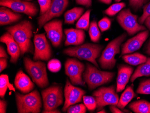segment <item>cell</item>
Here are the masks:
<instances>
[{
    "label": "cell",
    "instance_id": "cell-10",
    "mask_svg": "<svg viewBox=\"0 0 150 113\" xmlns=\"http://www.w3.org/2000/svg\"><path fill=\"white\" fill-rule=\"evenodd\" d=\"M85 70L83 63L75 59H67L65 64V72L69 77L73 85L85 86L86 82L82 78V75Z\"/></svg>",
    "mask_w": 150,
    "mask_h": 113
},
{
    "label": "cell",
    "instance_id": "cell-47",
    "mask_svg": "<svg viewBox=\"0 0 150 113\" xmlns=\"http://www.w3.org/2000/svg\"><path fill=\"white\" fill-rule=\"evenodd\" d=\"M98 113H106V111H105L104 109H102V110H100V111H98Z\"/></svg>",
    "mask_w": 150,
    "mask_h": 113
},
{
    "label": "cell",
    "instance_id": "cell-23",
    "mask_svg": "<svg viewBox=\"0 0 150 113\" xmlns=\"http://www.w3.org/2000/svg\"><path fill=\"white\" fill-rule=\"evenodd\" d=\"M84 11L82 7H74L67 11L64 14V22L66 24H73L81 16Z\"/></svg>",
    "mask_w": 150,
    "mask_h": 113
},
{
    "label": "cell",
    "instance_id": "cell-39",
    "mask_svg": "<svg viewBox=\"0 0 150 113\" xmlns=\"http://www.w3.org/2000/svg\"><path fill=\"white\" fill-rule=\"evenodd\" d=\"M78 5L85 6L86 7H91L92 5V0H76Z\"/></svg>",
    "mask_w": 150,
    "mask_h": 113
},
{
    "label": "cell",
    "instance_id": "cell-35",
    "mask_svg": "<svg viewBox=\"0 0 150 113\" xmlns=\"http://www.w3.org/2000/svg\"><path fill=\"white\" fill-rule=\"evenodd\" d=\"M111 25V21L108 18L104 17L98 23V26L102 32L107 31L110 28Z\"/></svg>",
    "mask_w": 150,
    "mask_h": 113
},
{
    "label": "cell",
    "instance_id": "cell-29",
    "mask_svg": "<svg viewBox=\"0 0 150 113\" xmlns=\"http://www.w3.org/2000/svg\"><path fill=\"white\" fill-rule=\"evenodd\" d=\"M89 35L91 40L93 43H98L101 37V33L98 29L96 21H93L91 23L89 28Z\"/></svg>",
    "mask_w": 150,
    "mask_h": 113
},
{
    "label": "cell",
    "instance_id": "cell-43",
    "mask_svg": "<svg viewBox=\"0 0 150 113\" xmlns=\"http://www.w3.org/2000/svg\"><path fill=\"white\" fill-rule=\"evenodd\" d=\"M0 58H8V55H7L6 50L1 45L0 46Z\"/></svg>",
    "mask_w": 150,
    "mask_h": 113
},
{
    "label": "cell",
    "instance_id": "cell-27",
    "mask_svg": "<svg viewBox=\"0 0 150 113\" xmlns=\"http://www.w3.org/2000/svg\"><path fill=\"white\" fill-rule=\"evenodd\" d=\"M16 92L13 84L9 82V77L6 75H2L0 76V97L3 98L6 95L7 89Z\"/></svg>",
    "mask_w": 150,
    "mask_h": 113
},
{
    "label": "cell",
    "instance_id": "cell-12",
    "mask_svg": "<svg viewBox=\"0 0 150 113\" xmlns=\"http://www.w3.org/2000/svg\"><path fill=\"white\" fill-rule=\"evenodd\" d=\"M0 5L8 7L16 12L22 13L31 17L36 16L39 11L35 3L22 0H0Z\"/></svg>",
    "mask_w": 150,
    "mask_h": 113
},
{
    "label": "cell",
    "instance_id": "cell-49",
    "mask_svg": "<svg viewBox=\"0 0 150 113\" xmlns=\"http://www.w3.org/2000/svg\"><path fill=\"white\" fill-rule=\"evenodd\" d=\"M25 1H32V0H25Z\"/></svg>",
    "mask_w": 150,
    "mask_h": 113
},
{
    "label": "cell",
    "instance_id": "cell-6",
    "mask_svg": "<svg viewBox=\"0 0 150 113\" xmlns=\"http://www.w3.org/2000/svg\"><path fill=\"white\" fill-rule=\"evenodd\" d=\"M23 63L26 70L32 77V80L39 87L45 88L49 86L46 65L42 61H33L28 57H24Z\"/></svg>",
    "mask_w": 150,
    "mask_h": 113
},
{
    "label": "cell",
    "instance_id": "cell-34",
    "mask_svg": "<svg viewBox=\"0 0 150 113\" xmlns=\"http://www.w3.org/2000/svg\"><path fill=\"white\" fill-rule=\"evenodd\" d=\"M61 67L60 61L57 59H52L48 63V68L52 72H58L61 70Z\"/></svg>",
    "mask_w": 150,
    "mask_h": 113
},
{
    "label": "cell",
    "instance_id": "cell-37",
    "mask_svg": "<svg viewBox=\"0 0 150 113\" xmlns=\"http://www.w3.org/2000/svg\"><path fill=\"white\" fill-rule=\"evenodd\" d=\"M149 0H129V6L134 11H137L141 8Z\"/></svg>",
    "mask_w": 150,
    "mask_h": 113
},
{
    "label": "cell",
    "instance_id": "cell-32",
    "mask_svg": "<svg viewBox=\"0 0 150 113\" xmlns=\"http://www.w3.org/2000/svg\"><path fill=\"white\" fill-rule=\"evenodd\" d=\"M83 102L87 109L90 111H94L97 108V102L95 97L91 96H84Z\"/></svg>",
    "mask_w": 150,
    "mask_h": 113
},
{
    "label": "cell",
    "instance_id": "cell-15",
    "mask_svg": "<svg viewBox=\"0 0 150 113\" xmlns=\"http://www.w3.org/2000/svg\"><path fill=\"white\" fill-rule=\"evenodd\" d=\"M47 38L54 48H58L62 43L63 38V22L54 19L47 22L44 26Z\"/></svg>",
    "mask_w": 150,
    "mask_h": 113
},
{
    "label": "cell",
    "instance_id": "cell-1",
    "mask_svg": "<svg viewBox=\"0 0 150 113\" xmlns=\"http://www.w3.org/2000/svg\"><path fill=\"white\" fill-rule=\"evenodd\" d=\"M18 43L21 50V55L33 54V45L31 38L33 37V26L30 21L24 20L21 22L6 28Z\"/></svg>",
    "mask_w": 150,
    "mask_h": 113
},
{
    "label": "cell",
    "instance_id": "cell-8",
    "mask_svg": "<svg viewBox=\"0 0 150 113\" xmlns=\"http://www.w3.org/2000/svg\"><path fill=\"white\" fill-rule=\"evenodd\" d=\"M97 102V108L98 111L103 109L108 105L117 106L119 98L116 91V87L113 85L108 87H100L93 93Z\"/></svg>",
    "mask_w": 150,
    "mask_h": 113
},
{
    "label": "cell",
    "instance_id": "cell-41",
    "mask_svg": "<svg viewBox=\"0 0 150 113\" xmlns=\"http://www.w3.org/2000/svg\"><path fill=\"white\" fill-rule=\"evenodd\" d=\"M7 102L4 100H0V113H6V112Z\"/></svg>",
    "mask_w": 150,
    "mask_h": 113
},
{
    "label": "cell",
    "instance_id": "cell-3",
    "mask_svg": "<svg viewBox=\"0 0 150 113\" xmlns=\"http://www.w3.org/2000/svg\"><path fill=\"white\" fill-rule=\"evenodd\" d=\"M98 69L95 66L87 63L86 70L82 75L84 82L91 91L111 82L115 76V72L103 71Z\"/></svg>",
    "mask_w": 150,
    "mask_h": 113
},
{
    "label": "cell",
    "instance_id": "cell-4",
    "mask_svg": "<svg viewBox=\"0 0 150 113\" xmlns=\"http://www.w3.org/2000/svg\"><path fill=\"white\" fill-rule=\"evenodd\" d=\"M126 37V33H124L108 44L98 60L102 69L111 70L114 68L117 62L115 55L120 52V45Z\"/></svg>",
    "mask_w": 150,
    "mask_h": 113
},
{
    "label": "cell",
    "instance_id": "cell-22",
    "mask_svg": "<svg viewBox=\"0 0 150 113\" xmlns=\"http://www.w3.org/2000/svg\"><path fill=\"white\" fill-rule=\"evenodd\" d=\"M150 76V58H147L146 62L141 64L136 69L131 76L130 81L133 82L138 77Z\"/></svg>",
    "mask_w": 150,
    "mask_h": 113
},
{
    "label": "cell",
    "instance_id": "cell-46",
    "mask_svg": "<svg viewBox=\"0 0 150 113\" xmlns=\"http://www.w3.org/2000/svg\"><path fill=\"white\" fill-rule=\"evenodd\" d=\"M146 53L147 54L150 55V40L147 43V46H146Z\"/></svg>",
    "mask_w": 150,
    "mask_h": 113
},
{
    "label": "cell",
    "instance_id": "cell-45",
    "mask_svg": "<svg viewBox=\"0 0 150 113\" xmlns=\"http://www.w3.org/2000/svg\"><path fill=\"white\" fill-rule=\"evenodd\" d=\"M98 1L102 3L107 4V5H109L111 4L112 1V0H98Z\"/></svg>",
    "mask_w": 150,
    "mask_h": 113
},
{
    "label": "cell",
    "instance_id": "cell-26",
    "mask_svg": "<svg viewBox=\"0 0 150 113\" xmlns=\"http://www.w3.org/2000/svg\"><path fill=\"white\" fill-rule=\"evenodd\" d=\"M129 107L135 113H150V102L145 100L135 101L129 104Z\"/></svg>",
    "mask_w": 150,
    "mask_h": 113
},
{
    "label": "cell",
    "instance_id": "cell-19",
    "mask_svg": "<svg viewBox=\"0 0 150 113\" xmlns=\"http://www.w3.org/2000/svg\"><path fill=\"white\" fill-rule=\"evenodd\" d=\"M64 33L66 37L64 43L65 46L81 45L85 42L86 35L83 29H65Z\"/></svg>",
    "mask_w": 150,
    "mask_h": 113
},
{
    "label": "cell",
    "instance_id": "cell-5",
    "mask_svg": "<svg viewBox=\"0 0 150 113\" xmlns=\"http://www.w3.org/2000/svg\"><path fill=\"white\" fill-rule=\"evenodd\" d=\"M16 101L18 113H39L42 107L40 94L36 90L23 95L17 92Z\"/></svg>",
    "mask_w": 150,
    "mask_h": 113
},
{
    "label": "cell",
    "instance_id": "cell-36",
    "mask_svg": "<svg viewBox=\"0 0 150 113\" xmlns=\"http://www.w3.org/2000/svg\"><path fill=\"white\" fill-rule=\"evenodd\" d=\"M52 0H38L40 7V15H43L50 7Z\"/></svg>",
    "mask_w": 150,
    "mask_h": 113
},
{
    "label": "cell",
    "instance_id": "cell-17",
    "mask_svg": "<svg viewBox=\"0 0 150 113\" xmlns=\"http://www.w3.org/2000/svg\"><path fill=\"white\" fill-rule=\"evenodd\" d=\"M0 41L6 45L7 50L11 56L10 61L13 64L16 63L21 55V50L19 45L12 35L8 32L5 33L1 37Z\"/></svg>",
    "mask_w": 150,
    "mask_h": 113
},
{
    "label": "cell",
    "instance_id": "cell-14",
    "mask_svg": "<svg viewBox=\"0 0 150 113\" xmlns=\"http://www.w3.org/2000/svg\"><path fill=\"white\" fill-rule=\"evenodd\" d=\"M64 93L65 100L62 110L63 112H66L71 105L81 102L82 99L86 93V92L81 88L73 86L67 79L65 86Z\"/></svg>",
    "mask_w": 150,
    "mask_h": 113
},
{
    "label": "cell",
    "instance_id": "cell-24",
    "mask_svg": "<svg viewBox=\"0 0 150 113\" xmlns=\"http://www.w3.org/2000/svg\"><path fill=\"white\" fill-rule=\"evenodd\" d=\"M135 96L134 89L131 86H128L122 93L117 106L119 108L123 109Z\"/></svg>",
    "mask_w": 150,
    "mask_h": 113
},
{
    "label": "cell",
    "instance_id": "cell-48",
    "mask_svg": "<svg viewBox=\"0 0 150 113\" xmlns=\"http://www.w3.org/2000/svg\"><path fill=\"white\" fill-rule=\"evenodd\" d=\"M116 2H120V1H121V0H115Z\"/></svg>",
    "mask_w": 150,
    "mask_h": 113
},
{
    "label": "cell",
    "instance_id": "cell-7",
    "mask_svg": "<svg viewBox=\"0 0 150 113\" xmlns=\"http://www.w3.org/2000/svg\"><path fill=\"white\" fill-rule=\"evenodd\" d=\"M44 110L47 113L57 109L63 103V90L61 86L55 85L48 87L42 91Z\"/></svg>",
    "mask_w": 150,
    "mask_h": 113
},
{
    "label": "cell",
    "instance_id": "cell-30",
    "mask_svg": "<svg viewBox=\"0 0 150 113\" xmlns=\"http://www.w3.org/2000/svg\"><path fill=\"white\" fill-rule=\"evenodd\" d=\"M126 6V4L124 2L117 3L113 4L108 9H106L104 12L106 15L110 16H115L118 13L121 11L123 8Z\"/></svg>",
    "mask_w": 150,
    "mask_h": 113
},
{
    "label": "cell",
    "instance_id": "cell-40",
    "mask_svg": "<svg viewBox=\"0 0 150 113\" xmlns=\"http://www.w3.org/2000/svg\"><path fill=\"white\" fill-rule=\"evenodd\" d=\"M7 66V60L6 58H0V72L3 71Z\"/></svg>",
    "mask_w": 150,
    "mask_h": 113
},
{
    "label": "cell",
    "instance_id": "cell-25",
    "mask_svg": "<svg viewBox=\"0 0 150 113\" xmlns=\"http://www.w3.org/2000/svg\"><path fill=\"white\" fill-rule=\"evenodd\" d=\"M122 59L126 63L131 65L136 66L146 62L147 58L139 53H135L132 54L125 55Z\"/></svg>",
    "mask_w": 150,
    "mask_h": 113
},
{
    "label": "cell",
    "instance_id": "cell-18",
    "mask_svg": "<svg viewBox=\"0 0 150 113\" xmlns=\"http://www.w3.org/2000/svg\"><path fill=\"white\" fill-rule=\"evenodd\" d=\"M133 71L134 68L130 66L120 65L119 66L116 86L117 93L120 92L124 90Z\"/></svg>",
    "mask_w": 150,
    "mask_h": 113
},
{
    "label": "cell",
    "instance_id": "cell-2",
    "mask_svg": "<svg viewBox=\"0 0 150 113\" xmlns=\"http://www.w3.org/2000/svg\"><path fill=\"white\" fill-rule=\"evenodd\" d=\"M103 45L96 44L86 43L64 50L63 53L71 57L86 60L92 63L99 69L96 59L100 56Z\"/></svg>",
    "mask_w": 150,
    "mask_h": 113
},
{
    "label": "cell",
    "instance_id": "cell-11",
    "mask_svg": "<svg viewBox=\"0 0 150 113\" xmlns=\"http://www.w3.org/2000/svg\"><path fill=\"white\" fill-rule=\"evenodd\" d=\"M69 4V0H52L49 10L38 18V25L39 28H42L45 23L52 18L60 16Z\"/></svg>",
    "mask_w": 150,
    "mask_h": 113
},
{
    "label": "cell",
    "instance_id": "cell-33",
    "mask_svg": "<svg viewBox=\"0 0 150 113\" xmlns=\"http://www.w3.org/2000/svg\"><path fill=\"white\" fill-rule=\"evenodd\" d=\"M87 107L85 104H76L71 105L68 108L67 112V113H86Z\"/></svg>",
    "mask_w": 150,
    "mask_h": 113
},
{
    "label": "cell",
    "instance_id": "cell-38",
    "mask_svg": "<svg viewBox=\"0 0 150 113\" xmlns=\"http://www.w3.org/2000/svg\"><path fill=\"white\" fill-rule=\"evenodd\" d=\"M150 16V1L149 3L145 5L144 7V12L142 16L138 19V22L140 24L144 23L145 19L147 17Z\"/></svg>",
    "mask_w": 150,
    "mask_h": 113
},
{
    "label": "cell",
    "instance_id": "cell-20",
    "mask_svg": "<svg viewBox=\"0 0 150 113\" xmlns=\"http://www.w3.org/2000/svg\"><path fill=\"white\" fill-rule=\"evenodd\" d=\"M14 83L16 87L24 94L28 93L34 88L33 82L22 70L18 71L17 73Z\"/></svg>",
    "mask_w": 150,
    "mask_h": 113
},
{
    "label": "cell",
    "instance_id": "cell-9",
    "mask_svg": "<svg viewBox=\"0 0 150 113\" xmlns=\"http://www.w3.org/2000/svg\"><path fill=\"white\" fill-rule=\"evenodd\" d=\"M117 18L121 27L131 36L140 31L146 29L145 27L139 23L138 16L132 14L129 9L121 11L119 13Z\"/></svg>",
    "mask_w": 150,
    "mask_h": 113
},
{
    "label": "cell",
    "instance_id": "cell-44",
    "mask_svg": "<svg viewBox=\"0 0 150 113\" xmlns=\"http://www.w3.org/2000/svg\"><path fill=\"white\" fill-rule=\"evenodd\" d=\"M145 24L150 31V16L147 17L144 21Z\"/></svg>",
    "mask_w": 150,
    "mask_h": 113
},
{
    "label": "cell",
    "instance_id": "cell-31",
    "mask_svg": "<svg viewBox=\"0 0 150 113\" xmlns=\"http://www.w3.org/2000/svg\"><path fill=\"white\" fill-rule=\"evenodd\" d=\"M137 93L144 95H150V78L142 81L136 91Z\"/></svg>",
    "mask_w": 150,
    "mask_h": 113
},
{
    "label": "cell",
    "instance_id": "cell-13",
    "mask_svg": "<svg viewBox=\"0 0 150 113\" xmlns=\"http://www.w3.org/2000/svg\"><path fill=\"white\" fill-rule=\"evenodd\" d=\"M35 51L33 60L48 61L52 56V51L45 33L36 34L34 38Z\"/></svg>",
    "mask_w": 150,
    "mask_h": 113
},
{
    "label": "cell",
    "instance_id": "cell-16",
    "mask_svg": "<svg viewBox=\"0 0 150 113\" xmlns=\"http://www.w3.org/2000/svg\"><path fill=\"white\" fill-rule=\"evenodd\" d=\"M149 34V31L145 30L139 33L137 35L128 40L122 45V51L120 57L125 55L133 53L140 49L143 44L146 41Z\"/></svg>",
    "mask_w": 150,
    "mask_h": 113
},
{
    "label": "cell",
    "instance_id": "cell-42",
    "mask_svg": "<svg viewBox=\"0 0 150 113\" xmlns=\"http://www.w3.org/2000/svg\"><path fill=\"white\" fill-rule=\"evenodd\" d=\"M110 109L111 112L113 113H125L124 111H122L120 110L119 109L116 107L115 105H111L110 106Z\"/></svg>",
    "mask_w": 150,
    "mask_h": 113
},
{
    "label": "cell",
    "instance_id": "cell-21",
    "mask_svg": "<svg viewBox=\"0 0 150 113\" xmlns=\"http://www.w3.org/2000/svg\"><path fill=\"white\" fill-rule=\"evenodd\" d=\"M22 18V15L12 11L8 7L1 6L0 8V25H8L18 21Z\"/></svg>",
    "mask_w": 150,
    "mask_h": 113
},
{
    "label": "cell",
    "instance_id": "cell-28",
    "mask_svg": "<svg viewBox=\"0 0 150 113\" xmlns=\"http://www.w3.org/2000/svg\"><path fill=\"white\" fill-rule=\"evenodd\" d=\"M91 10H88L81 17L76 24L77 29L88 30L90 28V15Z\"/></svg>",
    "mask_w": 150,
    "mask_h": 113
}]
</instances>
